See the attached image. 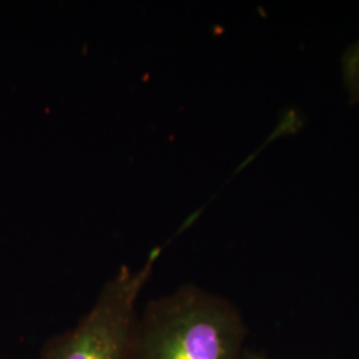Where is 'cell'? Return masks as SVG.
<instances>
[{
  "label": "cell",
  "instance_id": "cell-1",
  "mask_svg": "<svg viewBox=\"0 0 359 359\" xmlns=\"http://www.w3.org/2000/svg\"><path fill=\"white\" fill-rule=\"evenodd\" d=\"M245 338L231 301L185 285L139 313L130 359H245Z\"/></svg>",
  "mask_w": 359,
  "mask_h": 359
},
{
  "label": "cell",
  "instance_id": "cell-2",
  "mask_svg": "<svg viewBox=\"0 0 359 359\" xmlns=\"http://www.w3.org/2000/svg\"><path fill=\"white\" fill-rule=\"evenodd\" d=\"M158 249L139 269L123 266L105 283L92 308L63 333L52 337L39 359H130L139 310Z\"/></svg>",
  "mask_w": 359,
  "mask_h": 359
},
{
  "label": "cell",
  "instance_id": "cell-3",
  "mask_svg": "<svg viewBox=\"0 0 359 359\" xmlns=\"http://www.w3.org/2000/svg\"><path fill=\"white\" fill-rule=\"evenodd\" d=\"M344 77L351 97L359 103V40L344 57Z\"/></svg>",
  "mask_w": 359,
  "mask_h": 359
},
{
  "label": "cell",
  "instance_id": "cell-4",
  "mask_svg": "<svg viewBox=\"0 0 359 359\" xmlns=\"http://www.w3.org/2000/svg\"><path fill=\"white\" fill-rule=\"evenodd\" d=\"M245 359H261V358H253V357H246V355H245Z\"/></svg>",
  "mask_w": 359,
  "mask_h": 359
}]
</instances>
